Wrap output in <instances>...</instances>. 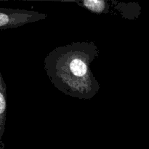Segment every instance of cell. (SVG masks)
I'll use <instances>...</instances> for the list:
<instances>
[{"mask_svg": "<svg viewBox=\"0 0 149 149\" xmlns=\"http://www.w3.org/2000/svg\"><path fill=\"white\" fill-rule=\"evenodd\" d=\"M111 2L113 4V7L119 10L122 14V17L125 18L135 19L141 13V7L138 4L134 3L125 4V3L118 2L116 1H111Z\"/></svg>", "mask_w": 149, "mask_h": 149, "instance_id": "cell-5", "label": "cell"}, {"mask_svg": "<svg viewBox=\"0 0 149 149\" xmlns=\"http://www.w3.org/2000/svg\"><path fill=\"white\" fill-rule=\"evenodd\" d=\"M99 55L93 42H77L58 47L45 59V70L54 87L66 95L90 100L98 93L100 84L90 65Z\"/></svg>", "mask_w": 149, "mask_h": 149, "instance_id": "cell-1", "label": "cell"}, {"mask_svg": "<svg viewBox=\"0 0 149 149\" xmlns=\"http://www.w3.org/2000/svg\"><path fill=\"white\" fill-rule=\"evenodd\" d=\"M7 117V87L5 81L0 72V147H4L2 137L5 130Z\"/></svg>", "mask_w": 149, "mask_h": 149, "instance_id": "cell-4", "label": "cell"}, {"mask_svg": "<svg viewBox=\"0 0 149 149\" xmlns=\"http://www.w3.org/2000/svg\"><path fill=\"white\" fill-rule=\"evenodd\" d=\"M62 3H74L95 14L109 13V1L108 0H52Z\"/></svg>", "mask_w": 149, "mask_h": 149, "instance_id": "cell-3", "label": "cell"}, {"mask_svg": "<svg viewBox=\"0 0 149 149\" xmlns=\"http://www.w3.org/2000/svg\"><path fill=\"white\" fill-rule=\"evenodd\" d=\"M47 17L46 14L37 11L0 8V30L18 28L28 23L45 20Z\"/></svg>", "mask_w": 149, "mask_h": 149, "instance_id": "cell-2", "label": "cell"}]
</instances>
